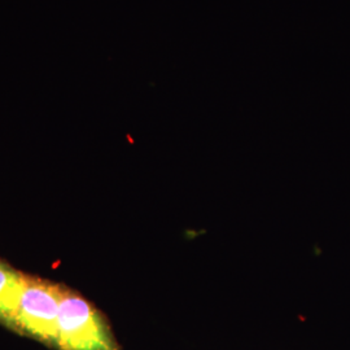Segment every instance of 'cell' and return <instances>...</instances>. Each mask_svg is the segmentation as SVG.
Returning a JSON list of instances; mask_svg holds the SVG:
<instances>
[{
    "label": "cell",
    "instance_id": "6da1fadb",
    "mask_svg": "<svg viewBox=\"0 0 350 350\" xmlns=\"http://www.w3.org/2000/svg\"><path fill=\"white\" fill-rule=\"evenodd\" d=\"M55 348L121 350L105 317L94 304L66 288L59 310Z\"/></svg>",
    "mask_w": 350,
    "mask_h": 350
},
{
    "label": "cell",
    "instance_id": "7a4b0ae2",
    "mask_svg": "<svg viewBox=\"0 0 350 350\" xmlns=\"http://www.w3.org/2000/svg\"><path fill=\"white\" fill-rule=\"evenodd\" d=\"M64 291L60 284L26 275L25 287L8 328L55 348Z\"/></svg>",
    "mask_w": 350,
    "mask_h": 350
},
{
    "label": "cell",
    "instance_id": "3957f363",
    "mask_svg": "<svg viewBox=\"0 0 350 350\" xmlns=\"http://www.w3.org/2000/svg\"><path fill=\"white\" fill-rule=\"evenodd\" d=\"M26 275L0 261V325H10L25 287Z\"/></svg>",
    "mask_w": 350,
    "mask_h": 350
}]
</instances>
